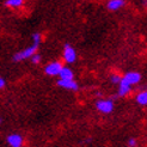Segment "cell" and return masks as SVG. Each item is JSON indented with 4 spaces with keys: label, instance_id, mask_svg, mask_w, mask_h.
Wrapping results in <instances>:
<instances>
[{
    "label": "cell",
    "instance_id": "cell-18",
    "mask_svg": "<svg viewBox=\"0 0 147 147\" xmlns=\"http://www.w3.org/2000/svg\"><path fill=\"white\" fill-rule=\"evenodd\" d=\"M1 122H3V120H1V119H0V123H1Z\"/></svg>",
    "mask_w": 147,
    "mask_h": 147
},
{
    "label": "cell",
    "instance_id": "cell-7",
    "mask_svg": "<svg viewBox=\"0 0 147 147\" xmlns=\"http://www.w3.org/2000/svg\"><path fill=\"white\" fill-rule=\"evenodd\" d=\"M7 142L11 147H22L23 145V136L19 134H11L7 136Z\"/></svg>",
    "mask_w": 147,
    "mask_h": 147
},
{
    "label": "cell",
    "instance_id": "cell-17",
    "mask_svg": "<svg viewBox=\"0 0 147 147\" xmlns=\"http://www.w3.org/2000/svg\"><path fill=\"white\" fill-rule=\"evenodd\" d=\"M6 86V82H5V79L3 77H0V90L4 89V87Z\"/></svg>",
    "mask_w": 147,
    "mask_h": 147
},
{
    "label": "cell",
    "instance_id": "cell-14",
    "mask_svg": "<svg viewBox=\"0 0 147 147\" xmlns=\"http://www.w3.org/2000/svg\"><path fill=\"white\" fill-rule=\"evenodd\" d=\"M110 80H111L113 84H119L121 82V77L119 74H113L111 77H110Z\"/></svg>",
    "mask_w": 147,
    "mask_h": 147
},
{
    "label": "cell",
    "instance_id": "cell-12",
    "mask_svg": "<svg viewBox=\"0 0 147 147\" xmlns=\"http://www.w3.org/2000/svg\"><path fill=\"white\" fill-rule=\"evenodd\" d=\"M6 6L12 7V9H19L23 6L24 0H6Z\"/></svg>",
    "mask_w": 147,
    "mask_h": 147
},
{
    "label": "cell",
    "instance_id": "cell-15",
    "mask_svg": "<svg viewBox=\"0 0 147 147\" xmlns=\"http://www.w3.org/2000/svg\"><path fill=\"white\" fill-rule=\"evenodd\" d=\"M31 37H32V41L34 42H36V43H41V34L40 32H35V34H32V36H31Z\"/></svg>",
    "mask_w": 147,
    "mask_h": 147
},
{
    "label": "cell",
    "instance_id": "cell-3",
    "mask_svg": "<svg viewBox=\"0 0 147 147\" xmlns=\"http://www.w3.org/2000/svg\"><path fill=\"white\" fill-rule=\"evenodd\" d=\"M121 79L124 83H127L128 85L133 86V85H136V84H139L141 82V74L139 72H128Z\"/></svg>",
    "mask_w": 147,
    "mask_h": 147
},
{
    "label": "cell",
    "instance_id": "cell-10",
    "mask_svg": "<svg viewBox=\"0 0 147 147\" xmlns=\"http://www.w3.org/2000/svg\"><path fill=\"white\" fill-rule=\"evenodd\" d=\"M59 76H60L61 79H73L74 78V73H73V71L69 68V67H63L60 71V73H59Z\"/></svg>",
    "mask_w": 147,
    "mask_h": 147
},
{
    "label": "cell",
    "instance_id": "cell-6",
    "mask_svg": "<svg viewBox=\"0 0 147 147\" xmlns=\"http://www.w3.org/2000/svg\"><path fill=\"white\" fill-rule=\"evenodd\" d=\"M57 86H60L66 90H72V91L78 90V83L74 79H60L57 82Z\"/></svg>",
    "mask_w": 147,
    "mask_h": 147
},
{
    "label": "cell",
    "instance_id": "cell-2",
    "mask_svg": "<svg viewBox=\"0 0 147 147\" xmlns=\"http://www.w3.org/2000/svg\"><path fill=\"white\" fill-rule=\"evenodd\" d=\"M96 108L99 113L102 114H110L113 113L114 110V100L111 99H100V100H97L96 103Z\"/></svg>",
    "mask_w": 147,
    "mask_h": 147
},
{
    "label": "cell",
    "instance_id": "cell-11",
    "mask_svg": "<svg viewBox=\"0 0 147 147\" xmlns=\"http://www.w3.org/2000/svg\"><path fill=\"white\" fill-rule=\"evenodd\" d=\"M135 100H136L138 104L145 107L147 104V92H146V90L139 92L136 96H135Z\"/></svg>",
    "mask_w": 147,
    "mask_h": 147
},
{
    "label": "cell",
    "instance_id": "cell-9",
    "mask_svg": "<svg viewBox=\"0 0 147 147\" xmlns=\"http://www.w3.org/2000/svg\"><path fill=\"white\" fill-rule=\"evenodd\" d=\"M131 91V86L128 85L127 83H124L123 80L121 79V82L119 83V96L120 97H124Z\"/></svg>",
    "mask_w": 147,
    "mask_h": 147
},
{
    "label": "cell",
    "instance_id": "cell-16",
    "mask_svg": "<svg viewBox=\"0 0 147 147\" xmlns=\"http://www.w3.org/2000/svg\"><path fill=\"white\" fill-rule=\"evenodd\" d=\"M136 145H138L136 139H129V140H128V146L129 147H135Z\"/></svg>",
    "mask_w": 147,
    "mask_h": 147
},
{
    "label": "cell",
    "instance_id": "cell-5",
    "mask_svg": "<svg viewBox=\"0 0 147 147\" xmlns=\"http://www.w3.org/2000/svg\"><path fill=\"white\" fill-rule=\"evenodd\" d=\"M63 60L67 63H73L77 60V51L69 45H66L63 49Z\"/></svg>",
    "mask_w": 147,
    "mask_h": 147
},
{
    "label": "cell",
    "instance_id": "cell-1",
    "mask_svg": "<svg viewBox=\"0 0 147 147\" xmlns=\"http://www.w3.org/2000/svg\"><path fill=\"white\" fill-rule=\"evenodd\" d=\"M38 46H40V43L34 42L31 46H29V47H26L25 49L18 51V53H16V54L13 55V61L19 62V61H24V60H26V59H30L35 53H37Z\"/></svg>",
    "mask_w": 147,
    "mask_h": 147
},
{
    "label": "cell",
    "instance_id": "cell-13",
    "mask_svg": "<svg viewBox=\"0 0 147 147\" xmlns=\"http://www.w3.org/2000/svg\"><path fill=\"white\" fill-rule=\"evenodd\" d=\"M30 60H31V62H32V63L37 65V63H40V61H41V55H40V54H37V53H35V54L30 57Z\"/></svg>",
    "mask_w": 147,
    "mask_h": 147
},
{
    "label": "cell",
    "instance_id": "cell-8",
    "mask_svg": "<svg viewBox=\"0 0 147 147\" xmlns=\"http://www.w3.org/2000/svg\"><path fill=\"white\" fill-rule=\"evenodd\" d=\"M124 4H126L124 0H109L108 4H107V7L110 11H117V10L122 9L124 6Z\"/></svg>",
    "mask_w": 147,
    "mask_h": 147
},
{
    "label": "cell",
    "instance_id": "cell-4",
    "mask_svg": "<svg viewBox=\"0 0 147 147\" xmlns=\"http://www.w3.org/2000/svg\"><path fill=\"white\" fill-rule=\"evenodd\" d=\"M62 68V63L59 62V61H53L50 62L46 66L45 68V72L47 76H50V77H55V76H59V73H60Z\"/></svg>",
    "mask_w": 147,
    "mask_h": 147
}]
</instances>
